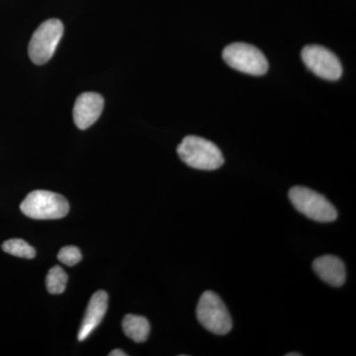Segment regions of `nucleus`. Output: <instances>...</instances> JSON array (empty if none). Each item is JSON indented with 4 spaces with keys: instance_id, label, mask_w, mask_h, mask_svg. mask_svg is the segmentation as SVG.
Segmentation results:
<instances>
[{
    "instance_id": "obj_1",
    "label": "nucleus",
    "mask_w": 356,
    "mask_h": 356,
    "mask_svg": "<svg viewBox=\"0 0 356 356\" xmlns=\"http://www.w3.org/2000/svg\"><path fill=\"white\" fill-rule=\"evenodd\" d=\"M177 154L187 165L200 170H215L224 165L219 147L204 138L187 136L178 145Z\"/></svg>"
},
{
    "instance_id": "obj_2",
    "label": "nucleus",
    "mask_w": 356,
    "mask_h": 356,
    "mask_svg": "<svg viewBox=\"0 0 356 356\" xmlns=\"http://www.w3.org/2000/svg\"><path fill=\"white\" fill-rule=\"evenodd\" d=\"M20 209L31 219L57 220L69 214L70 204L64 196L55 192L35 191L26 196Z\"/></svg>"
},
{
    "instance_id": "obj_3",
    "label": "nucleus",
    "mask_w": 356,
    "mask_h": 356,
    "mask_svg": "<svg viewBox=\"0 0 356 356\" xmlns=\"http://www.w3.org/2000/svg\"><path fill=\"white\" fill-rule=\"evenodd\" d=\"M295 209L316 222H334L337 218L336 207L322 194L303 186L292 187L288 194Z\"/></svg>"
},
{
    "instance_id": "obj_4",
    "label": "nucleus",
    "mask_w": 356,
    "mask_h": 356,
    "mask_svg": "<svg viewBox=\"0 0 356 356\" xmlns=\"http://www.w3.org/2000/svg\"><path fill=\"white\" fill-rule=\"evenodd\" d=\"M196 315L207 331L225 336L233 327L231 315L222 299L213 291H205L199 299Z\"/></svg>"
},
{
    "instance_id": "obj_5",
    "label": "nucleus",
    "mask_w": 356,
    "mask_h": 356,
    "mask_svg": "<svg viewBox=\"0 0 356 356\" xmlns=\"http://www.w3.org/2000/svg\"><path fill=\"white\" fill-rule=\"evenodd\" d=\"M225 62L238 72L250 76H264L268 70V62L259 49L252 44L233 43L222 51Z\"/></svg>"
},
{
    "instance_id": "obj_6",
    "label": "nucleus",
    "mask_w": 356,
    "mask_h": 356,
    "mask_svg": "<svg viewBox=\"0 0 356 356\" xmlns=\"http://www.w3.org/2000/svg\"><path fill=\"white\" fill-rule=\"evenodd\" d=\"M64 34V25L58 19L44 21L33 34L29 44V56L34 64L44 65L55 54Z\"/></svg>"
},
{
    "instance_id": "obj_7",
    "label": "nucleus",
    "mask_w": 356,
    "mask_h": 356,
    "mask_svg": "<svg viewBox=\"0 0 356 356\" xmlns=\"http://www.w3.org/2000/svg\"><path fill=\"white\" fill-rule=\"evenodd\" d=\"M302 60L313 74L327 81H337L343 76V65L339 58L318 44L307 46L302 50Z\"/></svg>"
},
{
    "instance_id": "obj_8",
    "label": "nucleus",
    "mask_w": 356,
    "mask_h": 356,
    "mask_svg": "<svg viewBox=\"0 0 356 356\" xmlns=\"http://www.w3.org/2000/svg\"><path fill=\"white\" fill-rule=\"evenodd\" d=\"M104 107V99L99 93L84 92L77 97L74 107V121L76 127L86 130L99 118Z\"/></svg>"
},
{
    "instance_id": "obj_9",
    "label": "nucleus",
    "mask_w": 356,
    "mask_h": 356,
    "mask_svg": "<svg viewBox=\"0 0 356 356\" xmlns=\"http://www.w3.org/2000/svg\"><path fill=\"white\" fill-rule=\"evenodd\" d=\"M107 308H108V294L103 290L95 293L89 301L86 315L79 329V336H77L79 341H86L100 325L106 314Z\"/></svg>"
},
{
    "instance_id": "obj_10",
    "label": "nucleus",
    "mask_w": 356,
    "mask_h": 356,
    "mask_svg": "<svg viewBox=\"0 0 356 356\" xmlns=\"http://www.w3.org/2000/svg\"><path fill=\"white\" fill-rule=\"evenodd\" d=\"M313 269L323 281L334 287L343 286L346 282V266L334 255H323L313 262Z\"/></svg>"
},
{
    "instance_id": "obj_11",
    "label": "nucleus",
    "mask_w": 356,
    "mask_h": 356,
    "mask_svg": "<svg viewBox=\"0 0 356 356\" xmlns=\"http://www.w3.org/2000/svg\"><path fill=\"white\" fill-rule=\"evenodd\" d=\"M124 334L132 339L135 343H145L151 332V325L149 321L142 316L129 315L125 316L122 322Z\"/></svg>"
},
{
    "instance_id": "obj_12",
    "label": "nucleus",
    "mask_w": 356,
    "mask_h": 356,
    "mask_svg": "<svg viewBox=\"0 0 356 356\" xmlns=\"http://www.w3.org/2000/svg\"><path fill=\"white\" fill-rule=\"evenodd\" d=\"M67 274L60 266H54L46 277V286L49 293L53 295L62 294L67 287Z\"/></svg>"
},
{
    "instance_id": "obj_13",
    "label": "nucleus",
    "mask_w": 356,
    "mask_h": 356,
    "mask_svg": "<svg viewBox=\"0 0 356 356\" xmlns=\"http://www.w3.org/2000/svg\"><path fill=\"white\" fill-rule=\"evenodd\" d=\"M2 250L6 254L21 257V259H32L36 257V250L25 241L20 238H13L2 243Z\"/></svg>"
},
{
    "instance_id": "obj_14",
    "label": "nucleus",
    "mask_w": 356,
    "mask_h": 356,
    "mask_svg": "<svg viewBox=\"0 0 356 356\" xmlns=\"http://www.w3.org/2000/svg\"><path fill=\"white\" fill-rule=\"evenodd\" d=\"M58 261L67 266H74L79 264L83 259L81 250L74 245H67L63 248L58 254Z\"/></svg>"
},
{
    "instance_id": "obj_15",
    "label": "nucleus",
    "mask_w": 356,
    "mask_h": 356,
    "mask_svg": "<svg viewBox=\"0 0 356 356\" xmlns=\"http://www.w3.org/2000/svg\"><path fill=\"white\" fill-rule=\"evenodd\" d=\"M127 353H124L123 350H112L111 353H109V356H126Z\"/></svg>"
},
{
    "instance_id": "obj_16",
    "label": "nucleus",
    "mask_w": 356,
    "mask_h": 356,
    "mask_svg": "<svg viewBox=\"0 0 356 356\" xmlns=\"http://www.w3.org/2000/svg\"><path fill=\"white\" fill-rule=\"evenodd\" d=\"M301 355H300V353H287L286 356H300Z\"/></svg>"
}]
</instances>
